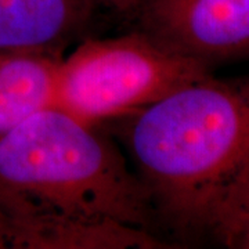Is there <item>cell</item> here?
I'll list each match as a JSON object with an SVG mask.
<instances>
[{"mask_svg": "<svg viewBox=\"0 0 249 249\" xmlns=\"http://www.w3.org/2000/svg\"><path fill=\"white\" fill-rule=\"evenodd\" d=\"M137 29L211 70L249 57V0H136Z\"/></svg>", "mask_w": 249, "mask_h": 249, "instance_id": "cell-4", "label": "cell"}, {"mask_svg": "<svg viewBox=\"0 0 249 249\" xmlns=\"http://www.w3.org/2000/svg\"><path fill=\"white\" fill-rule=\"evenodd\" d=\"M90 1L96 9L106 7L124 14H132L136 6V0H90Z\"/></svg>", "mask_w": 249, "mask_h": 249, "instance_id": "cell-9", "label": "cell"}, {"mask_svg": "<svg viewBox=\"0 0 249 249\" xmlns=\"http://www.w3.org/2000/svg\"><path fill=\"white\" fill-rule=\"evenodd\" d=\"M211 71L144 32L88 39L60 58L54 106L83 122L130 118Z\"/></svg>", "mask_w": 249, "mask_h": 249, "instance_id": "cell-3", "label": "cell"}, {"mask_svg": "<svg viewBox=\"0 0 249 249\" xmlns=\"http://www.w3.org/2000/svg\"><path fill=\"white\" fill-rule=\"evenodd\" d=\"M90 0H0V47H61L88 25Z\"/></svg>", "mask_w": 249, "mask_h": 249, "instance_id": "cell-5", "label": "cell"}, {"mask_svg": "<svg viewBox=\"0 0 249 249\" xmlns=\"http://www.w3.org/2000/svg\"><path fill=\"white\" fill-rule=\"evenodd\" d=\"M60 58L45 49L0 47V137L54 107Z\"/></svg>", "mask_w": 249, "mask_h": 249, "instance_id": "cell-6", "label": "cell"}, {"mask_svg": "<svg viewBox=\"0 0 249 249\" xmlns=\"http://www.w3.org/2000/svg\"><path fill=\"white\" fill-rule=\"evenodd\" d=\"M0 249H29L28 234L16 214L0 202Z\"/></svg>", "mask_w": 249, "mask_h": 249, "instance_id": "cell-8", "label": "cell"}, {"mask_svg": "<svg viewBox=\"0 0 249 249\" xmlns=\"http://www.w3.org/2000/svg\"><path fill=\"white\" fill-rule=\"evenodd\" d=\"M0 202L31 249L162 247L139 173L97 124L55 106L0 137Z\"/></svg>", "mask_w": 249, "mask_h": 249, "instance_id": "cell-1", "label": "cell"}, {"mask_svg": "<svg viewBox=\"0 0 249 249\" xmlns=\"http://www.w3.org/2000/svg\"><path fill=\"white\" fill-rule=\"evenodd\" d=\"M202 229L229 248L249 249V160L208 206Z\"/></svg>", "mask_w": 249, "mask_h": 249, "instance_id": "cell-7", "label": "cell"}, {"mask_svg": "<svg viewBox=\"0 0 249 249\" xmlns=\"http://www.w3.org/2000/svg\"><path fill=\"white\" fill-rule=\"evenodd\" d=\"M127 119L155 212L178 229H202L208 206L249 160V76L209 73Z\"/></svg>", "mask_w": 249, "mask_h": 249, "instance_id": "cell-2", "label": "cell"}]
</instances>
